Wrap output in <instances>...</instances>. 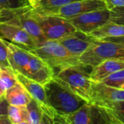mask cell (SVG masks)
<instances>
[{
	"label": "cell",
	"instance_id": "cell-1",
	"mask_svg": "<svg viewBox=\"0 0 124 124\" xmlns=\"http://www.w3.org/2000/svg\"><path fill=\"white\" fill-rule=\"evenodd\" d=\"M49 105L60 115L78 110L86 102L53 78L44 85Z\"/></svg>",
	"mask_w": 124,
	"mask_h": 124
},
{
	"label": "cell",
	"instance_id": "cell-2",
	"mask_svg": "<svg viewBox=\"0 0 124 124\" xmlns=\"http://www.w3.org/2000/svg\"><path fill=\"white\" fill-rule=\"evenodd\" d=\"M29 51L45 61L53 69L54 75L62 69L81 64L78 57L73 55L57 40H46Z\"/></svg>",
	"mask_w": 124,
	"mask_h": 124
},
{
	"label": "cell",
	"instance_id": "cell-3",
	"mask_svg": "<svg viewBox=\"0 0 124 124\" xmlns=\"http://www.w3.org/2000/svg\"><path fill=\"white\" fill-rule=\"evenodd\" d=\"M87 68L81 64L70 66L58 71L54 78L89 103L92 81Z\"/></svg>",
	"mask_w": 124,
	"mask_h": 124
},
{
	"label": "cell",
	"instance_id": "cell-4",
	"mask_svg": "<svg viewBox=\"0 0 124 124\" xmlns=\"http://www.w3.org/2000/svg\"><path fill=\"white\" fill-rule=\"evenodd\" d=\"M113 58H124V46L108 41L95 39L78 57V61L81 65L92 68L105 60Z\"/></svg>",
	"mask_w": 124,
	"mask_h": 124
},
{
	"label": "cell",
	"instance_id": "cell-5",
	"mask_svg": "<svg viewBox=\"0 0 124 124\" xmlns=\"http://www.w3.org/2000/svg\"><path fill=\"white\" fill-rule=\"evenodd\" d=\"M33 17L39 23L47 40H60L77 31L68 19L56 15L44 14L31 7Z\"/></svg>",
	"mask_w": 124,
	"mask_h": 124
},
{
	"label": "cell",
	"instance_id": "cell-6",
	"mask_svg": "<svg viewBox=\"0 0 124 124\" xmlns=\"http://www.w3.org/2000/svg\"><path fill=\"white\" fill-rule=\"evenodd\" d=\"M31 5L15 9H3L0 15V22L17 25L26 31L38 42L39 45L45 41V37L39 23L31 12Z\"/></svg>",
	"mask_w": 124,
	"mask_h": 124
},
{
	"label": "cell",
	"instance_id": "cell-7",
	"mask_svg": "<svg viewBox=\"0 0 124 124\" xmlns=\"http://www.w3.org/2000/svg\"><path fill=\"white\" fill-rule=\"evenodd\" d=\"M15 74L19 83L26 89L32 98L36 100L40 105L44 115L52 121V124H54V118L57 115V113L49 105L44 85L20 73L15 72Z\"/></svg>",
	"mask_w": 124,
	"mask_h": 124
},
{
	"label": "cell",
	"instance_id": "cell-8",
	"mask_svg": "<svg viewBox=\"0 0 124 124\" xmlns=\"http://www.w3.org/2000/svg\"><path fill=\"white\" fill-rule=\"evenodd\" d=\"M110 11L104 9L81 14L68 19L77 31L89 34L110 20Z\"/></svg>",
	"mask_w": 124,
	"mask_h": 124
},
{
	"label": "cell",
	"instance_id": "cell-9",
	"mask_svg": "<svg viewBox=\"0 0 124 124\" xmlns=\"http://www.w3.org/2000/svg\"><path fill=\"white\" fill-rule=\"evenodd\" d=\"M124 100V90L107 85L101 81H92L89 104L103 107L108 103Z\"/></svg>",
	"mask_w": 124,
	"mask_h": 124
},
{
	"label": "cell",
	"instance_id": "cell-10",
	"mask_svg": "<svg viewBox=\"0 0 124 124\" xmlns=\"http://www.w3.org/2000/svg\"><path fill=\"white\" fill-rule=\"evenodd\" d=\"M0 36L4 40L28 50L35 49L38 42L23 28L7 23L0 22Z\"/></svg>",
	"mask_w": 124,
	"mask_h": 124
},
{
	"label": "cell",
	"instance_id": "cell-11",
	"mask_svg": "<svg viewBox=\"0 0 124 124\" xmlns=\"http://www.w3.org/2000/svg\"><path fill=\"white\" fill-rule=\"evenodd\" d=\"M108 9L105 0H80L62 7L56 15L70 19L78 15Z\"/></svg>",
	"mask_w": 124,
	"mask_h": 124
},
{
	"label": "cell",
	"instance_id": "cell-12",
	"mask_svg": "<svg viewBox=\"0 0 124 124\" xmlns=\"http://www.w3.org/2000/svg\"><path fill=\"white\" fill-rule=\"evenodd\" d=\"M25 76L44 85L54 78V72L45 61L32 53L27 65Z\"/></svg>",
	"mask_w": 124,
	"mask_h": 124
},
{
	"label": "cell",
	"instance_id": "cell-13",
	"mask_svg": "<svg viewBox=\"0 0 124 124\" xmlns=\"http://www.w3.org/2000/svg\"><path fill=\"white\" fill-rule=\"evenodd\" d=\"M94 40L95 39L89 34L77 31L75 33L57 41L73 55L78 57L88 49L89 46L93 44Z\"/></svg>",
	"mask_w": 124,
	"mask_h": 124
},
{
	"label": "cell",
	"instance_id": "cell-14",
	"mask_svg": "<svg viewBox=\"0 0 124 124\" xmlns=\"http://www.w3.org/2000/svg\"><path fill=\"white\" fill-rule=\"evenodd\" d=\"M9 48V62L11 68L16 73L25 76L27 65L31 52L16 44L7 42Z\"/></svg>",
	"mask_w": 124,
	"mask_h": 124
},
{
	"label": "cell",
	"instance_id": "cell-15",
	"mask_svg": "<svg viewBox=\"0 0 124 124\" xmlns=\"http://www.w3.org/2000/svg\"><path fill=\"white\" fill-rule=\"evenodd\" d=\"M54 124H93L92 105L85 103L78 110L67 115L57 114Z\"/></svg>",
	"mask_w": 124,
	"mask_h": 124
},
{
	"label": "cell",
	"instance_id": "cell-16",
	"mask_svg": "<svg viewBox=\"0 0 124 124\" xmlns=\"http://www.w3.org/2000/svg\"><path fill=\"white\" fill-rule=\"evenodd\" d=\"M124 68V58H113L105 60L92 68L90 73L91 80L92 81H101L112 73Z\"/></svg>",
	"mask_w": 124,
	"mask_h": 124
},
{
	"label": "cell",
	"instance_id": "cell-17",
	"mask_svg": "<svg viewBox=\"0 0 124 124\" xmlns=\"http://www.w3.org/2000/svg\"><path fill=\"white\" fill-rule=\"evenodd\" d=\"M5 100L10 105L26 106L32 97L20 83H17L6 92Z\"/></svg>",
	"mask_w": 124,
	"mask_h": 124
},
{
	"label": "cell",
	"instance_id": "cell-18",
	"mask_svg": "<svg viewBox=\"0 0 124 124\" xmlns=\"http://www.w3.org/2000/svg\"><path fill=\"white\" fill-rule=\"evenodd\" d=\"M90 36L97 40H102L109 37L124 36V25L108 21L102 26L89 33Z\"/></svg>",
	"mask_w": 124,
	"mask_h": 124
},
{
	"label": "cell",
	"instance_id": "cell-19",
	"mask_svg": "<svg viewBox=\"0 0 124 124\" xmlns=\"http://www.w3.org/2000/svg\"><path fill=\"white\" fill-rule=\"evenodd\" d=\"M80 0H36L33 8L36 11L49 15H56L64 6Z\"/></svg>",
	"mask_w": 124,
	"mask_h": 124
},
{
	"label": "cell",
	"instance_id": "cell-20",
	"mask_svg": "<svg viewBox=\"0 0 124 124\" xmlns=\"http://www.w3.org/2000/svg\"><path fill=\"white\" fill-rule=\"evenodd\" d=\"M101 108L108 114L112 124H124V100L110 102Z\"/></svg>",
	"mask_w": 124,
	"mask_h": 124
},
{
	"label": "cell",
	"instance_id": "cell-21",
	"mask_svg": "<svg viewBox=\"0 0 124 124\" xmlns=\"http://www.w3.org/2000/svg\"><path fill=\"white\" fill-rule=\"evenodd\" d=\"M7 116L11 124H30L26 106L8 105Z\"/></svg>",
	"mask_w": 124,
	"mask_h": 124
},
{
	"label": "cell",
	"instance_id": "cell-22",
	"mask_svg": "<svg viewBox=\"0 0 124 124\" xmlns=\"http://www.w3.org/2000/svg\"><path fill=\"white\" fill-rule=\"evenodd\" d=\"M17 83H19V81L15 72L11 68H1L0 72V84L5 92Z\"/></svg>",
	"mask_w": 124,
	"mask_h": 124
},
{
	"label": "cell",
	"instance_id": "cell-23",
	"mask_svg": "<svg viewBox=\"0 0 124 124\" xmlns=\"http://www.w3.org/2000/svg\"><path fill=\"white\" fill-rule=\"evenodd\" d=\"M26 109L30 120V124H42L44 113L36 100L32 98L30 102L26 105Z\"/></svg>",
	"mask_w": 124,
	"mask_h": 124
},
{
	"label": "cell",
	"instance_id": "cell-24",
	"mask_svg": "<svg viewBox=\"0 0 124 124\" xmlns=\"http://www.w3.org/2000/svg\"><path fill=\"white\" fill-rule=\"evenodd\" d=\"M101 82L110 86L120 88L124 84V68L112 73L101 81Z\"/></svg>",
	"mask_w": 124,
	"mask_h": 124
},
{
	"label": "cell",
	"instance_id": "cell-25",
	"mask_svg": "<svg viewBox=\"0 0 124 124\" xmlns=\"http://www.w3.org/2000/svg\"><path fill=\"white\" fill-rule=\"evenodd\" d=\"M0 66L1 68H11L9 62V48L7 41L0 36Z\"/></svg>",
	"mask_w": 124,
	"mask_h": 124
},
{
	"label": "cell",
	"instance_id": "cell-26",
	"mask_svg": "<svg viewBox=\"0 0 124 124\" xmlns=\"http://www.w3.org/2000/svg\"><path fill=\"white\" fill-rule=\"evenodd\" d=\"M31 5L28 0H0V7L3 9H15Z\"/></svg>",
	"mask_w": 124,
	"mask_h": 124
},
{
	"label": "cell",
	"instance_id": "cell-27",
	"mask_svg": "<svg viewBox=\"0 0 124 124\" xmlns=\"http://www.w3.org/2000/svg\"><path fill=\"white\" fill-rule=\"evenodd\" d=\"M110 11V21L124 25V6L113 7Z\"/></svg>",
	"mask_w": 124,
	"mask_h": 124
},
{
	"label": "cell",
	"instance_id": "cell-28",
	"mask_svg": "<svg viewBox=\"0 0 124 124\" xmlns=\"http://www.w3.org/2000/svg\"><path fill=\"white\" fill-rule=\"evenodd\" d=\"M108 9H110L116 7L124 6V0H105Z\"/></svg>",
	"mask_w": 124,
	"mask_h": 124
},
{
	"label": "cell",
	"instance_id": "cell-29",
	"mask_svg": "<svg viewBox=\"0 0 124 124\" xmlns=\"http://www.w3.org/2000/svg\"><path fill=\"white\" fill-rule=\"evenodd\" d=\"M102 41H111L118 44H120L121 46H124V36H116V37H109V38H106L104 39H102Z\"/></svg>",
	"mask_w": 124,
	"mask_h": 124
},
{
	"label": "cell",
	"instance_id": "cell-30",
	"mask_svg": "<svg viewBox=\"0 0 124 124\" xmlns=\"http://www.w3.org/2000/svg\"><path fill=\"white\" fill-rule=\"evenodd\" d=\"M9 104L6 100L0 101V116L4 115H7V108Z\"/></svg>",
	"mask_w": 124,
	"mask_h": 124
},
{
	"label": "cell",
	"instance_id": "cell-31",
	"mask_svg": "<svg viewBox=\"0 0 124 124\" xmlns=\"http://www.w3.org/2000/svg\"><path fill=\"white\" fill-rule=\"evenodd\" d=\"M0 124H11V122L7 115H4L0 116Z\"/></svg>",
	"mask_w": 124,
	"mask_h": 124
},
{
	"label": "cell",
	"instance_id": "cell-32",
	"mask_svg": "<svg viewBox=\"0 0 124 124\" xmlns=\"http://www.w3.org/2000/svg\"><path fill=\"white\" fill-rule=\"evenodd\" d=\"M5 94H6V92L2 89L1 84H0V101L5 100Z\"/></svg>",
	"mask_w": 124,
	"mask_h": 124
},
{
	"label": "cell",
	"instance_id": "cell-33",
	"mask_svg": "<svg viewBox=\"0 0 124 124\" xmlns=\"http://www.w3.org/2000/svg\"><path fill=\"white\" fill-rule=\"evenodd\" d=\"M28 2H29V4L33 7V6L34 5V4H35L36 0H28Z\"/></svg>",
	"mask_w": 124,
	"mask_h": 124
},
{
	"label": "cell",
	"instance_id": "cell-34",
	"mask_svg": "<svg viewBox=\"0 0 124 124\" xmlns=\"http://www.w3.org/2000/svg\"><path fill=\"white\" fill-rule=\"evenodd\" d=\"M120 89H124V84H123V85L120 87Z\"/></svg>",
	"mask_w": 124,
	"mask_h": 124
},
{
	"label": "cell",
	"instance_id": "cell-35",
	"mask_svg": "<svg viewBox=\"0 0 124 124\" xmlns=\"http://www.w3.org/2000/svg\"><path fill=\"white\" fill-rule=\"evenodd\" d=\"M1 10H2V8L0 7V15H1Z\"/></svg>",
	"mask_w": 124,
	"mask_h": 124
},
{
	"label": "cell",
	"instance_id": "cell-36",
	"mask_svg": "<svg viewBox=\"0 0 124 124\" xmlns=\"http://www.w3.org/2000/svg\"><path fill=\"white\" fill-rule=\"evenodd\" d=\"M1 67L0 66V72H1Z\"/></svg>",
	"mask_w": 124,
	"mask_h": 124
},
{
	"label": "cell",
	"instance_id": "cell-37",
	"mask_svg": "<svg viewBox=\"0 0 124 124\" xmlns=\"http://www.w3.org/2000/svg\"></svg>",
	"mask_w": 124,
	"mask_h": 124
}]
</instances>
